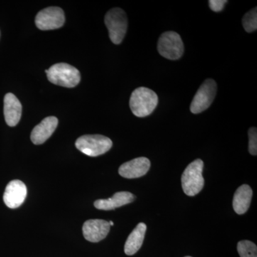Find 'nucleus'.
I'll list each match as a JSON object with an SVG mask.
<instances>
[{"instance_id":"obj_19","label":"nucleus","mask_w":257,"mask_h":257,"mask_svg":"<svg viewBox=\"0 0 257 257\" xmlns=\"http://www.w3.org/2000/svg\"><path fill=\"white\" fill-rule=\"evenodd\" d=\"M248 134V152L253 156L257 155V130L256 127L249 128Z\"/></svg>"},{"instance_id":"obj_10","label":"nucleus","mask_w":257,"mask_h":257,"mask_svg":"<svg viewBox=\"0 0 257 257\" xmlns=\"http://www.w3.org/2000/svg\"><path fill=\"white\" fill-rule=\"evenodd\" d=\"M110 225L109 221L102 219H89L83 224L84 237L90 242H99L107 236Z\"/></svg>"},{"instance_id":"obj_9","label":"nucleus","mask_w":257,"mask_h":257,"mask_svg":"<svg viewBox=\"0 0 257 257\" xmlns=\"http://www.w3.org/2000/svg\"><path fill=\"white\" fill-rule=\"evenodd\" d=\"M26 185L20 180H13L7 185L3 199L7 207L16 209L23 204L27 197Z\"/></svg>"},{"instance_id":"obj_7","label":"nucleus","mask_w":257,"mask_h":257,"mask_svg":"<svg viewBox=\"0 0 257 257\" xmlns=\"http://www.w3.org/2000/svg\"><path fill=\"white\" fill-rule=\"evenodd\" d=\"M217 91V85L214 79H206L199 88L191 103L190 110L193 114H199L205 111L214 101Z\"/></svg>"},{"instance_id":"obj_8","label":"nucleus","mask_w":257,"mask_h":257,"mask_svg":"<svg viewBox=\"0 0 257 257\" xmlns=\"http://www.w3.org/2000/svg\"><path fill=\"white\" fill-rule=\"evenodd\" d=\"M65 22L63 10L57 7L45 8L37 15L35 24L41 30H52L62 28Z\"/></svg>"},{"instance_id":"obj_14","label":"nucleus","mask_w":257,"mask_h":257,"mask_svg":"<svg viewBox=\"0 0 257 257\" xmlns=\"http://www.w3.org/2000/svg\"><path fill=\"white\" fill-rule=\"evenodd\" d=\"M135 196L128 192H116L113 197L106 199H98L94 203V207L100 210H113L134 202Z\"/></svg>"},{"instance_id":"obj_17","label":"nucleus","mask_w":257,"mask_h":257,"mask_svg":"<svg viewBox=\"0 0 257 257\" xmlns=\"http://www.w3.org/2000/svg\"><path fill=\"white\" fill-rule=\"evenodd\" d=\"M237 251L240 257H257L256 245L248 240L239 241Z\"/></svg>"},{"instance_id":"obj_3","label":"nucleus","mask_w":257,"mask_h":257,"mask_svg":"<svg viewBox=\"0 0 257 257\" xmlns=\"http://www.w3.org/2000/svg\"><path fill=\"white\" fill-rule=\"evenodd\" d=\"M204 162L202 160H194L187 166L182 176V186L184 194L194 197L202 191L204 185L202 172Z\"/></svg>"},{"instance_id":"obj_21","label":"nucleus","mask_w":257,"mask_h":257,"mask_svg":"<svg viewBox=\"0 0 257 257\" xmlns=\"http://www.w3.org/2000/svg\"><path fill=\"white\" fill-rule=\"evenodd\" d=\"M109 225H110V226H113V225H114V223H113V221H109Z\"/></svg>"},{"instance_id":"obj_16","label":"nucleus","mask_w":257,"mask_h":257,"mask_svg":"<svg viewBox=\"0 0 257 257\" xmlns=\"http://www.w3.org/2000/svg\"><path fill=\"white\" fill-rule=\"evenodd\" d=\"M252 194V189L247 184H243L236 189L233 199V208L236 214L241 215L247 211Z\"/></svg>"},{"instance_id":"obj_12","label":"nucleus","mask_w":257,"mask_h":257,"mask_svg":"<svg viewBox=\"0 0 257 257\" xmlns=\"http://www.w3.org/2000/svg\"><path fill=\"white\" fill-rule=\"evenodd\" d=\"M58 125V119L55 116L45 118L41 122L33 128L31 140L35 145H42L52 136Z\"/></svg>"},{"instance_id":"obj_5","label":"nucleus","mask_w":257,"mask_h":257,"mask_svg":"<svg viewBox=\"0 0 257 257\" xmlns=\"http://www.w3.org/2000/svg\"><path fill=\"white\" fill-rule=\"evenodd\" d=\"M75 145L84 155L94 157L109 151L112 147V142L103 135H88L77 139Z\"/></svg>"},{"instance_id":"obj_20","label":"nucleus","mask_w":257,"mask_h":257,"mask_svg":"<svg viewBox=\"0 0 257 257\" xmlns=\"http://www.w3.org/2000/svg\"><path fill=\"white\" fill-rule=\"evenodd\" d=\"M226 3H227L226 0H209V8L212 11L219 13L224 9Z\"/></svg>"},{"instance_id":"obj_22","label":"nucleus","mask_w":257,"mask_h":257,"mask_svg":"<svg viewBox=\"0 0 257 257\" xmlns=\"http://www.w3.org/2000/svg\"><path fill=\"white\" fill-rule=\"evenodd\" d=\"M185 257H192V256H185Z\"/></svg>"},{"instance_id":"obj_2","label":"nucleus","mask_w":257,"mask_h":257,"mask_svg":"<svg viewBox=\"0 0 257 257\" xmlns=\"http://www.w3.org/2000/svg\"><path fill=\"white\" fill-rule=\"evenodd\" d=\"M45 72L49 81L56 85L72 88L80 82L81 75L78 69L67 63L54 64Z\"/></svg>"},{"instance_id":"obj_4","label":"nucleus","mask_w":257,"mask_h":257,"mask_svg":"<svg viewBox=\"0 0 257 257\" xmlns=\"http://www.w3.org/2000/svg\"><path fill=\"white\" fill-rule=\"evenodd\" d=\"M104 23L109 31V38L115 45H119L124 40L127 30L128 20L124 10L113 8L107 12Z\"/></svg>"},{"instance_id":"obj_15","label":"nucleus","mask_w":257,"mask_h":257,"mask_svg":"<svg viewBox=\"0 0 257 257\" xmlns=\"http://www.w3.org/2000/svg\"><path fill=\"white\" fill-rule=\"evenodd\" d=\"M147 225L145 223H140L128 236L124 245V252L128 256H132L138 252L143 246Z\"/></svg>"},{"instance_id":"obj_13","label":"nucleus","mask_w":257,"mask_h":257,"mask_svg":"<svg viewBox=\"0 0 257 257\" xmlns=\"http://www.w3.org/2000/svg\"><path fill=\"white\" fill-rule=\"evenodd\" d=\"M21 103L15 94L8 93L4 99V114L7 124L10 126H15L21 119Z\"/></svg>"},{"instance_id":"obj_18","label":"nucleus","mask_w":257,"mask_h":257,"mask_svg":"<svg viewBox=\"0 0 257 257\" xmlns=\"http://www.w3.org/2000/svg\"><path fill=\"white\" fill-rule=\"evenodd\" d=\"M242 25L245 31L251 33L256 31L257 29V8H255L251 11L245 14L242 19Z\"/></svg>"},{"instance_id":"obj_11","label":"nucleus","mask_w":257,"mask_h":257,"mask_svg":"<svg viewBox=\"0 0 257 257\" xmlns=\"http://www.w3.org/2000/svg\"><path fill=\"white\" fill-rule=\"evenodd\" d=\"M150 166L151 163L149 159L146 157H138L120 166L119 174L126 179L139 178L146 175L150 170Z\"/></svg>"},{"instance_id":"obj_6","label":"nucleus","mask_w":257,"mask_h":257,"mask_svg":"<svg viewBox=\"0 0 257 257\" xmlns=\"http://www.w3.org/2000/svg\"><path fill=\"white\" fill-rule=\"evenodd\" d=\"M159 53L170 60H177L183 55L184 47L180 35L175 32L169 31L161 35L157 43Z\"/></svg>"},{"instance_id":"obj_1","label":"nucleus","mask_w":257,"mask_h":257,"mask_svg":"<svg viewBox=\"0 0 257 257\" xmlns=\"http://www.w3.org/2000/svg\"><path fill=\"white\" fill-rule=\"evenodd\" d=\"M157 104L158 96L149 88H138L130 97V108L133 114L138 117H145L151 114L156 109Z\"/></svg>"}]
</instances>
